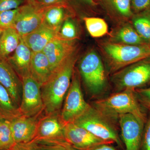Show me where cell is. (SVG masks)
<instances>
[{"label":"cell","instance_id":"cell-7","mask_svg":"<svg viewBox=\"0 0 150 150\" xmlns=\"http://www.w3.org/2000/svg\"><path fill=\"white\" fill-rule=\"evenodd\" d=\"M65 123L61 110L40 116L34 139L30 142L36 144H51L67 142L64 134Z\"/></svg>","mask_w":150,"mask_h":150},{"label":"cell","instance_id":"cell-36","mask_svg":"<svg viewBox=\"0 0 150 150\" xmlns=\"http://www.w3.org/2000/svg\"><path fill=\"white\" fill-rule=\"evenodd\" d=\"M91 150H117V149L111 146V144H105L100 145L98 146Z\"/></svg>","mask_w":150,"mask_h":150},{"label":"cell","instance_id":"cell-11","mask_svg":"<svg viewBox=\"0 0 150 150\" xmlns=\"http://www.w3.org/2000/svg\"><path fill=\"white\" fill-rule=\"evenodd\" d=\"M64 134L67 142L78 150H91L100 145L112 144L96 137L73 122L65 124Z\"/></svg>","mask_w":150,"mask_h":150},{"label":"cell","instance_id":"cell-34","mask_svg":"<svg viewBox=\"0 0 150 150\" xmlns=\"http://www.w3.org/2000/svg\"><path fill=\"white\" fill-rule=\"evenodd\" d=\"M9 150H37L36 144L33 142L15 144Z\"/></svg>","mask_w":150,"mask_h":150},{"label":"cell","instance_id":"cell-1","mask_svg":"<svg viewBox=\"0 0 150 150\" xmlns=\"http://www.w3.org/2000/svg\"><path fill=\"white\" fill-rule=\"evenodd\" d=\"M76 53L56 69L48 81L41 86L44 111L46 114L61 110L71 82L77 60Z\"/></svg>","mask_w":150,"mask_h":150},{"label":"cell","instance_id":"cell-28","mask_svg":"<svg viewBox=\"0 0 150 150\" xmlns=\"http://www.w3.org/2000/svg\"><path fill=\"white\" fill-rule=\"evenodd\" d=\"M18 8L0 12V28H13Z\"/></svg>","mask_w":150,"mask_h":150},{"label":"cell","instance_id":"cell-18","mask_svg":"<svg viewBox=\"0 0 150 150\" xmlns=\"http://www.w3.org/2000/svg\"><path fill=\"white\" fill-rule=\"evenodd\" d=\"M30 75L41 86L53 73L48 58L43 51L32 52L30 64Z\"/></svg>","mask_w":150,"mask_h":150},{"label":"cell","instance_id":"cell-23","mask_svg":"<svg viewBox=\"0 0 150 150\" xmlns=\"http://www.w3.org/2000/svg\"><path fill=\"white\" fill-rule=\"evenodd\" d=\"M21 36L13 28L3 30L1 37L0 56L7 59L15 51L20 42Z\"/></svg>","mask_w":150,"mask_h":150},{"label":"cell","instance_id":"cell-22","mask_svg":"<svg viewBox=\"0 0 150 150\" xmlns=\"http://www.w3.org/2000/svg\"><path fill=\"white\" fill-rule=\"evenodd\" d=\"M111 41L129 45H141L146 43L133 26L124 24L113 33Z\"/></svg>","mask_w":150,"mask_h":150},{"label":"cell","instance_id":"cell-33","mask_svg":"<svg viewBox=\"0 0 150 150\" xmlns=\"http://www.w3.org/2000/svg\"><path fill=\"white\" fill-rule=\"evenodd\" d=\"M131 4L134 14L149 8L150 0H131Z\"/></svg>","mask_w":150,"mask_h":150},{"label":"cell","instance_id":"cell-10","mask_svg":"<svg viewBox=\"0 0 150 150\" xmlns=\"http://www.w3.org/2000/svg\"><path fill=\"white\" fill-rule=\"evenodd\" d=\"M45 9L33 1H26L18 8L13 28L21 37L29 34L43 24Z\"/></svg>","mask_w":150,"mask_h":150},{"label":"cell","instance_id":"cell-13","mask_svg":"<svg viewBox=\"0 0 150 150\" xmlns=\"http://www.w3.org/2000/svg\"><path fill=\"white\" fill-rule=\"evenodd\" d=\"M43 52L48 58L53 72L76 52L74 40H65L59 36L46 45Z\"/></svg>","mask_w":150,"mask_h":150},{"label":"cell","instance_id":"cell-39","mask_svg":"<svg viewBox=\"0 0 150 150\" xmlns=\"http://www.w3.org/2000/svg\"><path fill=\"white\" fill-rule=\"evenodd\" d=\"M38 0H26V1L37 2Z\"/></svg>","mask_w":150,"mask_h":150},{"label":"cell","instance_id":"cell-31","mask_svg":"<svg viewBox=\"0 0 150 150\" xmlns=\"http://www.w3.org/2000/svg\"><path fill=\"white\" fill-rule=\"evenodd\" d=\"M140 150H150V114L144 126Z\"/></svg>","mask_w":150,"mask_h":150},{"label":"cell","instance_id":"cell-26","mask_svg":"<svg viewBox=\"0 0 150 150\" xmlns=\"http://www.w3.org/2000/svg\"><path fill=\"white\" fill-rule=\"evenodd\" d=\"M10 126V121L0 119V149L9 150L15 144Z\"/></svg>","mask_w":150,"mask_h":150},{"label":"cell","instance_id":"cell-9","mask_svg":"<svg viewBox=\"0 0 150 150\" xmlns=\"http://www.w3.org/2000/svg\"><path fill=\"white\" fill-rule=\"evenodd\" d=\"M22 93L19 109L21 115L32 117L44 111L41 86L31 76L23 78Z\"/></svg>","mask_w":150,"mask_h":150},{"label":"cell","instance_id":"cell-3","mask_svg":"<svg viewBox=\"0 0 150 150\" xmlns=\"http://www.w3.org/2000/svg\"><path fill=\"white\" fill-rule=\"evenodd\" d=\"M100 47L109 69L116 72L150 56V44L129 45L106 41Z\"/></svg>","mask_w":150,"mask_h":150},{"label":"cell","instance_id":"cell-16","mask_svg":"<svg viewBox=\"0 0 150 150\" xmlns=\"http://www.w3.org/2000/svg\"><path fill=\"white\" fill-rule=\"evenodd\" d=\"M32 53L21 37L20 42L13 55L7 59L21 80L24 77L31 76L30 64Z\"/></svg>","mask_w":150,"mask_h":150},{"label":"cell","instance_id":"cell-41","mask_svg":"<svg viewBox=\"0 0 150 150\" xmlns=\"http://www.w3.org/2000/svg\"></svg>","mask_w":150,"mask_h":150},{"label":"cell","instance_id":"cell-8","mask_svg":"<svg viewBox=\"0 0 150 150\" xmlns=\"http://www.w3.org/2000/svg\"><path fill=\"white\" fill-rule=\"evenodd\" d=\"M91 105L86 102L76 74L73 75L69 88L61 110V117L65 124L72 123L82 115Z\"/></svg>","mask_w":150,"mask_h":150},{"label":"cell","instance_id":"cell-38","mask_svg":"<svg viewBox=\"0 0 150 150\" xmlns=\"http://www.w3.org/2000/svg\"><path fill=\"white\" fill-rule=\"evenodd\" d=\"M3 30L4 29L0 28V46H1V37L2 33Z\"/></svg>","mask_w":150,"mask_h":150},{"label":"cell","instance_id":"cell-25","mask_svg":"<svg viewBox=\"0 0 150 150\" xmlns=\"http://www.w3.org/2000/svg\"><path fill=\"white\" fill-rule=\"evenodd\" d=\"M83 20L86 29L92 37H102L107 33L108 26L103 19L97 17H85Z\"/></svg>","mask_w":150,"mask_h":150},{"label":"cell","instance_id":"cell-40","mask_svg":"<svg viewBox=\"0 0 150 150\" xmlns=\"http://www.w3.org/2000/svg\"><path fill=\"white\" fill-rule=\"evenodd\" d=\"M0 150H3L0 149Z\"/></svg>","mask_w":150,"mask_h":150},{"label":"cell","instance_id":"cell-32","mask_svg":"<svg viewBox=\"0 0 150 150\" xmlns=\"http://www.w3.org/2000/svg\"><path fill=\"white\" fill-rule=\"evenodd\" d=\"M26 0H0V12L18 8Z\"/></svg>","mask_w":150,"mask_h":150},{"label":"cell","instance_id":"cell-19","mask_svg":"<svg viewBox=\"0 0 150 150\" xmlns=\"http://www.w3.org/2000/svg\"><path fill=\"white\" fill-rule=\"evenodd\" d=\"M99 1L107 13L117 21H126L134 15L131 0H99Z\"/></svg>","mask_w":150,"mask_h":150},{"label":"cell","instance_id":"cell-20","mask_svg":"<svg viewBox=\"0 0 150 150\" xmlns=\"http://www.w3.org/2000/svg\"><path fill=\"white\" fill-rule=\"evenodd\" d=\"M67 3L45 8L43 24L46 27L59 33L61 26L68 16Z\"/></svg>","mask_w":150,"mask_h":150},{"label":"cell","instance_id":"cell-17","mask_svg":"<svg viewBox=\"0 0 150 150\" xmlns=\"http://www.w3.org/2000/svg\"><path fill=\"white\" fill-rule=\"evenodd\" d=\"M58 35L59 33L42 24L34 31L21 37L32 52H37L43 51L46 45Z\"/></svg>","mask_w":150,"mask_h":150},{"label":"cell","instance_id":"cell-24","mask_svg":"<svg viewBox=\"0 0 150 150\" xmlns=\"http://www.w3.org/2000/svg\"><path fill=\"white\" fill-rule=\"evenodd\" d=\"M133 27L143 40L150 44V8L131 18Z\"/></svg>","mask_w":150,"mask_h":150},{"label":"cell","instance_id":"cell-21","mask_svg":"<svg viewBox=\"0 0 150 150\" xmlns=\"http://www.w3.org/2000/svg\"><path fill=\"white\" fill-rule=\"evenodd\" d=\"M21 115L8 91L0 83V119L11 121Z\"/></svg>","mask_w":150,"mask_h":150},{"label":"cell","instance_id":"cell-35","mask_svg":"<svg viewBox=\"0 0 150 150\" xmlns=\"http://www.w3.org/2000/svg\"><path fill=\"white\" fill-rule=\"evenodd\" d=\"M35 2L42 7L46 8L50 6L64 4L66 2L65 0H38Z\"/></svg>","mask_w":150,"mask_h":150},{"label":"cell","instance_id":"cell-29","mask_svg":"<svg viewBox=\"0 0 150 150\" xmlns=\"http://www.w3.org/2000/svg\"><path fill=\"white\" fill-rule=\"evenodd\" d=\"M37 150H78L67 142L51 144H36Z\"/></svg>","mask_w":150,"mask_h":150},{"label":"cell","instance_id":"cell-4","mask_svg":"<svg viewBox=\"0 0 150 150\" xmlns=\"http://www.w3.org/2000/svg\"><path fill=\"white\" fill-rule=\"evenodd\" d=\"M110 119L93 106L90 107L73 123L84 128L96 137L123 149V143Z\"/></svg>","mask_w":150,"mask_h":150},{"label":"cell","instance_id":"cell-27","mask_svg":"<svg viewBox=\"0 0 150 150\" xmlns=\"http://www.w3.org/2000/svg\"><path fill=\"white\" fill-rule=\"evenodd\" d=\"M59 36L65 40H74L77 37L76 25L70 17L66 19L62 24L59 33Z\"/></svg>","mask_w":150,"mask_h":150},{"label":"cell","instance_id":"cell-14","mask_svg":"<svg viewBox=\"0 0 150 150\" xmlns=\"http://www.w3.org/2000/svg\"><path fill=\"white\" fill-rule=\"evenodd\" d=\"M40 115L32 117L21 115L10 121L11 130L16 144L32 142L36 134Z\"/></svg>","mask_w":150,"mask_h":150},{"label":"cell","instance_id":"cell-5","mask_svg":"<svg viewBox=\"0 0 150 150\" xmlns=\"http://www.w3.org/2000/svg\"><path fill=\"white\" fill-rule=\"evenodd\" d=\"M112 81L118 92L145 88L150 84V56L115 72Z\"/></svg>","mask_w":150,"mask_h":150},{"label":"cell","instance_id":"cell-12","mask_svg":"<svg viewBox=\"0 0 150 150\" xmlns=\"http://www.w3.org/2000/svg\"><path fill=\"white\" fill-rule=\"evenodd\" d=\"M118 118L125 150H140L144 123L131 114H123Z\"/></svg>","mask_w":150,"mask_h":150},{"label":"cell","instance_id":"cell-6","mask_svg":"<svg viewBox=\"0 0 150 150\" xmlns=\"http://www.w3.org/2000/svg\"><path fill=\"white\" fill-rule=\"evenodd\" d=\"M79 71L85 85L93 95L103 92L106 84V78L102 60L95 51L92 50L81 59Z\"/></svg>","mask_w":150,"mask_h":150},{"label":"cell","instance_id":"cell-2","mask_svg":"<svg viewBox=\"0 0 150 150\" xmlns=\"http://www.w3.org/2000/svg\"><path fill=\"white\" fill-rule=\"evenodd\" d=\"M94 107L112 120L125 114H132L144 124L147 119L135 91L131 90L118 92L97 100L95 102Z\"/></svg>","mask_w":150,"mask_h":150},{"label":"cell","instance_id":"cell-30","mask_svg":"<svg viewBox=\"0 0 150 150\" xmlns=\"http://www.w3.org/2000/svg\"><path fill=\"white\" fill-rule=\"evenodd\" d=\"M135 92L140 104L150 108V87L137 89L135 90Z\"/></svg>","mask_w":150,"mask_h":150},{"label":"cell","instance_id":"cell-37","mask_svg":"<svg viewBox=\"0 0 150 150\" xmlns=\"http://www.w3.org/2000/svg\"><path fill=\"white\" fill-rule=\"evenodd\" d=\"M67 1V0H65V2ZM69 1H70V0H69ZM71 1L79 2L81 3L82 4L89 6H94L96 4L95 2L94 1V0H71Z\"/></svg>","mask_w":150,"mask_h":150},{"label":"cell","instance_id":"cell-15","mask_svg":"<svg viewBox=\"0 0 150 150\" xmlns=\"http://www.w3.org/2000/svg\"><path fill=\"white\" fill-rule=\"evenodd\" d=\"M0 83L8 91L14 102L19 108L22 93L21 80L7 59L1 56Z\"/></svg>","mask_w":150,"mask_h":150}]
</instances>
